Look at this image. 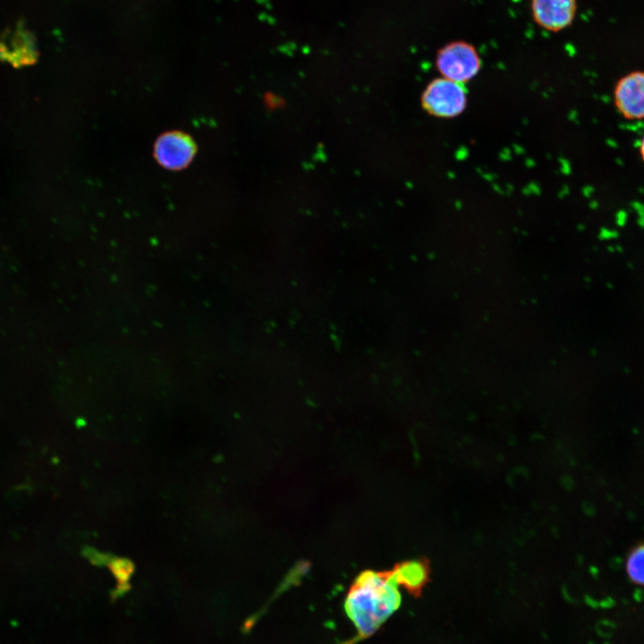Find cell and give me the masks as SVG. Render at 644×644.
I'll use <instances>...</instances> for the list:
<instances>
[{
	"mask_svg": "<svg viewBox=\"0 0 644 644\" xmlns=\"http://www.w3.org/2000/svg\"><path fill=\"white\" fill-rule=\"evenodd\" d=\"M624 570L631 582L644 589V540L630 547L624 560Z\"/></svg>",
	"mask_w": 644,
	"mask_h": 644,
	"instance_id": "ba28073f",
	"label": "cell"
},
{
	"mask_svg": "<svg viewBox=\"0 0 644 644\" xmlns=\"http://www.w3.org/2000/svg\"><path fill=\"white\" fill-rule=\"evenodd\" d=\"M530 11L534 21L540 28L558 32L572 23L577 0H531Z\"/></svg>",
	"mask_w": 644,
	"mask_h": 644,
	"instance_id": "8992f818",
	"label": "cell"
},
{
	"mask_svg": "<svg viewBox=\"0 0 644 644\" xmlns=\"http://www.w3.org/2000/svg\"><path fill=\"white\" fill-rule=\"evenodd\" d=\"M436 64L444 78L462 84L475 77L481 64L475 47L462 40L452 41L441 47Z\"/></svg>",
	"mask_w": 644,
	"mask_h": 644,
	"instance_id": "7a4b0ae2",
	"label": "cell"
},
{
	"mask_svg": "<svg viewBox=\"0 0 644 644\" xmlns=\"http://www.w3.org/2000/svg\"><path fill=\"white\" fill-rule=\"evenodd\" d=\"M614 100L617 110L626 119L644 118V72L634 71L616 83Z\"/></svg>",
	"mask_w": 644,
	"mask_h": 644,
	"instance_id": "5b68a950",
	"label": "cell"
},
{
	"mask_svg": "<svg viewBox=\"0 0 644 644\" xmlns=\"http://www.w3.org/2000/svg\"><path fill=\"white\" fill-rule=\"evenodd\" d=\"M422 106L429 114L438 117L456 116L466 106L465 88L463 84L444 77L436 79L424 90Z\"/></svg>",
	"mask_w": 644,
	"mask_h": 644,
	"instance_id": "3957f363",
	"label": "cell"
},
{
	"mask_svg": "<svg viewBox=\"0 0 644 644\" xmlns=\"http://www.w3.org/2000/svg\"><path fill=\"white\" fill-rule=\"evenodd\" d=\"M390 571H365L353 581L344 601V610L357 630L345 644L372 636L398 609L401 594Z\"/></svg>",
	"mask_w": 644,
	"mask_h": 644,
	"instance_id": "6da1fadb",
	"label": "cell"
},
{
	"mask_svg": "<svg viewBox=\"0 0 644 644\" xmlns=\"http://www.w3.org/2000/svg\"><path fill=\"white\" fill-rule=\"evenodd\" d=\"M30 490L28 487H16L10 495V500L13 504H21L29 497Z\"/></svg>",
	"mask_w": 644,
	"mask_h": 644,
	"instance_id": "30bf717a",
	"label": "cell"
},
{
	"mask_svg": "<svg viewBox=\"0 0 644 644\" xmlns=\"http://www.w3.org/2000/svg\"><path fill=\"white\" fill-rule=\"evenodd\" d=\"M640 156H641L642 160L644 161V135H643V137H642V139H641V140H640Z\"/></svg>",
	"mask_w": 644,
	"mask_h": 644,
	"instance_id": "8fae6325",
	"label": "cell"
},
{
	"mask_svg": "<svg viewBox=\"0 0 644 644\" xmlns=\"http://www.w3.org/2000/svg\"><path fill=\"white\" fill-rule=\"evenodd\" d=\"M196 145L190 135L173 131L161 135L156 141L154 155L159 165L169 170L185 168L193 159Z\"/></svg>",
	"mask_w": 644,
	"mask_h": 644,
	"instance_id": "277c9868",
	"label": "cell"
},
{
	"mask_svg": "<svg viewBox=\"0 0 644 644\" xmlns=\"http://www.w3.org/2000/svg\"><path fill=\"white\" fill-rule=\"evenodd\" d=\"M616 631V625L613 621L601 620L597 624V632L604 638L612 637Z\"/></svg>",
	"mask_w": 644,
	"mask_h": 644,
	"instance_id": "9c48e42d",
	"label": "cell"
},
{
	"mask_svg": "<svg viewBox=\"0 0 644 644\" xmlns=\"http://www.w3.org/2000/svg\"><path fill=\"white\" fill-rule=\"evenodd\" d=\"M398 585L403 586L411 594H419L428 580V568L418 560L408 561L396 565L390 571Z\"/></svg>",
	"mask_w": 644,
	"mask_h": 644,
	"instance_id": "52a82bcc",
	"label": "cell"
}]
</instances>
